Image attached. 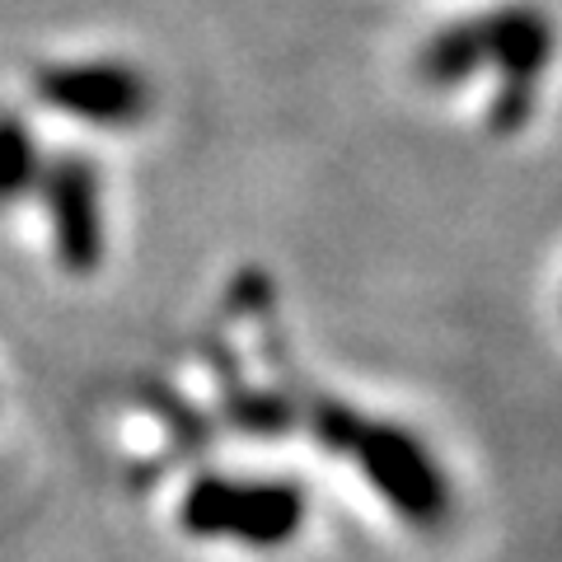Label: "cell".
<instances>
[{
  "mask_svg": "<svg viewBox=\"0 0 562 562\" xmlns=\"http://www.w3.org/2000/svg\"><path fill=\"white\" fill-rule=\"evenodd\" d=\"M553 57V24L539 10H502L487 20H473L460 29H446L427 43L417 57L422 76L431 85H460L483 61H497L506 70L502 99H497V127H516L530 109V90L539 85V70Z\"/></svg>",
  "mask_w": 562,
  "mask_h": 562,
  "instance_id": "6da1fadb",
  "label": "cell"
},
{
  "mask_svg": "<svg viewBox=\"0 0 562 562\" xmlns=\"http://www.w3.org/2000/svg\"><path fill=\"white\" fill-rule=\"evenodd\" d=\"M179 520L198 539H235L249 549H277L301 530L305 497L291 483L198 479L183 492Z\"/></svg>",
  "mask_w": 562,
  "mask_h": 562,
  "instance_id": "7a4b0ae2",
  "label": "cell"
},
{
  "mask_svg": "<svg viewBox=\"0 0 562 562\" xmlns=\"http://www.w3.org/2000/svg\"><path fill=\"white\" fill-rule=\"evenodd\" d=\"M33 90L57 113L90 127H136L155 109V90L127 61H57L33 76Z\"/></svg>",
  "mask_w": 562,
  "mask_h": 562,
  "instance_id": "3957f363",
  "label": "cell"
},
{
  "mask_svg": "<svg viewBox=\"0 0 562 562\" xmlns=\"http://www.w3.org/2000/svg\"><path fill=\"white\" fill-rule=\"evenodd\" d=\"M38 192L52 216V239L66 272H94L103 258V202H99V169L85 155H57L43 165Z\"/></svg>",
  "mask_w": 562,
  "mask_h": 562,
  "instance_id": "277c9868",
  "label": "cell"
},
{
  "mask_svg": "<svg viewBox=\"0 0 562 562\" xmlns=\"http://www.w3.org/2000/svg\"><path fill=\"white\" fill-rule=\"evenodd\" d=\"M43 165V146L29 132V122L20 113H0V206L38 192Z\"/></svg>",
  "mask_w": 562,
  "mask_h": 562,
  "instance_id": "5b68a950",
  "label": "cell"
}]
</instances>
